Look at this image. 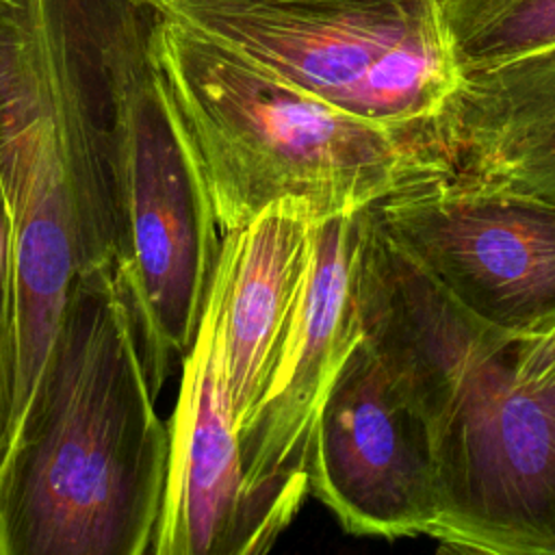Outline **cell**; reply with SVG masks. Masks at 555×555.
Listing matches in <instances>:
<instances>
[{
	"label": "cell",
	"mask_w": 555,
	"mask_h": 555,
	"mask_svg": "<svg viewBox=\"0 0 555 555\" xmlns=\"http://www.w3.org/2000/svg\"><path fill=\"white\" fill-rule=\"evenodd\" d=\"M17 384V269L9 202L0 180V457L4 453Z\"/></svg>",
	"instance_id": "cell-14"
},
{
	"label": "cell",
	"mask_w": 555,
	"mask_h": 555,
	"mask_svg": "<svg viewBox=\"0 0 555 555\" xmlns=\"http://www.w3.org/2000/svg\"><path fill=\"white\" fill-rule=\"evenodd\" d=\"M137 2H139V4H143V7H150V9H152V7H156V4H158V2H163V0H137Z\"/></svg>",
	"instance_id": "cell-16"
},
{
	"label": "cell",
	"mask_w": 555,
	"mask_h": 555,
	"mask_svg": "<svg viewBox=\"0 0 555 555\" xmlns=\"http://www.w3.org/2000/svg\"><path fill=\"white\" fill-rule=\"evenodd\" d=\"M310 494L358 535H429L438 520V462L427 418L366 336L323 401Z\"/></svg>",
	"instance_id": "cell-9"
},
{
	"label": "cell",
	"mask_w": 555,
	"mask_h": 555,
	"mask_svg": "<svg viewBox=\"0 0 555 555\" xmlns=\"http://www.w3.org/2000/svg\"><path fill=\"white\" fill-rule=\"evenodd\" d=\"M460 74L555 50V0H440Z\"/></svg>",
	"instance_id": "cell-13"
},
{
	"label": "cell",
	"mask_w": 555,
	"mask_h": 555,
	"mask_svg": "<svg viewBox=\"0 0 555 555\" xmlns=\"http://www.w3.org/2000/svg\"><path fill=\"white\" fill-rule=\"evenodd\" d=\"M152 9L392 130L434 117L462 76L440 0H163Z\"/></svg>",
	"instance_id": "cell-6"
},
{
	"label": "cell",
	"mask_w": 555,
	"mask_h": 555,
	"mask_svg": "<svg viewBox=\"0 0 555 555\" xmlns=\"http://www.w3.org/2000/svg\"><path fill=\"white\" fill-rule=\"evenodd\" d=\"M152 54L221 234L282 199L306 202L323 219L358 212L414 176L401 130L345 113L158 11Z\"/></svg>",
	"instance_id": "cell-4"
},
{
	"label": "cell",
	"mask_w": 555,
	"mask_h": 555,
	"mask_svg": "<svg viewBox=\"0 0 555 555\" xmlns=\"http://www.w3.org/2000/svg\"><path fill=\"white\" fill-rule=\"evenodd\" d=\"M167 460L113 264L85 269L0 457V555H147Z\"/></svg>",
	"instance_id": "cell-2"
},
{
	"label": "cell",
	"mask_w": 555,
	"mask_h": 555,
	"mask_svg": "<svg viewBox=\"0 0 555 555\" xmlns=\"http://www.w3.org/2000/svg\"><path fill=\"white\" fill-rule=\"evenodd\" d=\"M366 210L488 325L520 334L555 314V204L421 178Z\"/></svg>",
	"instance_id": "cell-8"
},
{
	"label": "cell",
	"mask_w": 555,
	"mask_h": 555,
	"mask_svg": "<svg viewBox=\"0 0 555 555\" xmlns=\"http://www.w3.org/2000/svg\"><path fill=\"white\" fill-rule=\"evenodd\" d=\"M356 295L366 340L427 418L440 483L431 538L555 555V384L514 375L512 334L444 291L362 208Z\"/></svg>",
	"instance_id": "cell-1"
},
{
	"label": "cell",
	"mask_w": 555,
	"mask_h": 555,
	"mask_svg": "<svg viewBox=\"0 0 555 555\" xmlns=\"http://www.w3.org/2000/svg\"><path fill=\"white\" fill-rule=\"evenodd\" d=\"M154 11L121 0L108 39V180L113 271L130 308L150 386L191 351L221 228L195 150L152 54Z\"/></svg>",
	"instance_id": "cell-5"
},
{
	"label": "cell",
	"mask_w": 555,
	"mask_h": 555,
	"mask_svg": "<svg viewBox=\"0 0 555 555\" xmlns=\"http://www.w3.org/2000/svg\"><path fill=\"white\" fill-rule=\"evenodd\" d=\"M356 243V212L321 219L301 314L264 392L238 425L245 555L267 553L310 494V451L323 401L364 336Z\"/></svg>",
	"instance_id": "cell-7"
},
{
	"label": "cell",
	"mask_w": 555,
	"mask_h": 555,
	"mask_svg": "<svg viewBox=\"0 0 555 555\" xmlns=\"http://www.w3.org/2000/svg\"><path fill=\"white\" fill-rule=\"evenodd\" d=\"M119 4L0 0V180L17 269L11 434L35 392L74 280L113 262L106 61Z\"/></svg>",
	"instance_id": "cell-3"
},
{
	"label": "cell",
	"mask_w": 555,
	"mask_h": 555,
	"mask_svg": "<svg viewBox=\"0 0 555 555\" xmlns=\"http://www.w3.org/2000/svg\"><path fill=\"white\" fill-rule=\"evenodd\" d=\"M225 273L217 258L169 421L165 496L150 555H245L243 462L225 373Z\"/></svg>",
	"instance_id": "cell-10"
},
{
	"label": "cell",
	"mask_w": 555,
	"mask_h": 555,
	"mask_svg": "<svg viewBox=\"0 0 555 555\" xmlns=\"http://www.w3.org/2000/svg\"><path fill=\"white\" fill-rule=\"evenodd\" d=\"M321 219L306 202L282 199L221 238L225 373L236 429L264 392L301 314Z\"/></svg>",
	"instance_id": "cell-12"
},
{
	"label": "cell",
	"mask_w": 555,
	"mask_h": 555,
	"mask_svg": "<svg viewBox=\"0 0 555 555\" xmlns=\"http://www.w3.org/2000/svg\"><path fill=\"white\" fill-rule=\"evenodd\" d=\"M405 134L418 178L555 204V50L462 74L444 106Z\"/></svg>",
	"instance_id": "cell-11"
},
{
	"label": "cell",
	"mask_w": 555,
	"mask_h": 555,
	"mask_svg": "<svg viewBox=\"0 0 555 555\" xmlns=\"http://www.w3.org/2000/svg\"><path fill=\"white\" fill-rule=\"evenodd\" d=\"M512 366L527 386L555 384V314L527 332L512 334Z\"/></svg>",
	"instance_id": "cell-15"
}]
</instances>
